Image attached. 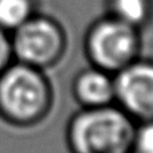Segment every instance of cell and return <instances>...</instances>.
<instances>
[{
    "label": "cell",
    "mask_w": 153,
    "mask_h": 153,
    "mask_svg": "<svg viewBox=\"0 0 153 153\" xmlns=\"http://www.w3.org/2000/svg\"><path fill=\"white\" fill-rule=\"evenodd\" d=\"M13 61L12 45L11 38L5 34L3 28H0V73L4 69H7Z\"/></svg>",
    "instance_id": "10"
},
{
    "label": "cell",
    "mask_w": 153,
    "mask_h": 153,
    "mask_svg": "<svg viewBox=\"0 0 153 153\" xmlns=\"http://www.w3.org/2000/svg\"><path fill=\"white\" fill-rule=\"evenodd\" d=\"M34 15L32 0H0V28L13 31Z\"/></svg>",
    "instance_id": "8"
},
{
    "label": "cell",
    "mask_w": 153,
    "mask_h": 153,
    "mask_svg": "<svg viewBox=\"0 0 153 153\" xmlns=\"http://www.w3.org/2000/svg\"><path fill=\"white\" fill-rule=\"evenodd\" d=\"M108 15L141 31L153 19V0H108Z\"/></svg>",
    "instance_id": "7"
},
{
    "label": "cell",
    "mask_w": 153,
    "mask_h": 153,
    "mask_svg": "<svg viewBox=\"0 0 153 153\" xmlns=\"http://www.w3.org/2000/svg\"><path fill=\"white\" fill-rule=\"evenodd\" d=\"M11 45L15 61L46 70L56 65L65 55L67 36L58 20L34 13L13 30Z\"/></svg>",
    "instance_id": "4"
},
{
    "label": "cell",
    "mask_w": 153,
    "mask_h": 153,
    "mask_svg": "<svg viewBox=\"0 0 153 153\" xmlns=\"http://www.w3.org/2000/svg\"><path fill=\"white\" fill-rule=\"evenodd\" d=\"M53 86L45 70L15 61L0 73V117L19 128L39 124L50 113Z\"/></svg>",
    "instance_id": "2"
},
{
    "label": "cell",
    "mask_w": 153,
    "mask_h": 153,
    "mask_svg": "<svg viewBox=\"0 0 153 153\" xmlns=\"http://www.w3.org/2000/svg\"><path fill=\"white\" fill-rule=\"evenodd\" d=\"M73 95L81 108H98L114 103L113 74L90 66L78 73L71 83Z\"/></svg>",
    "instance_id": "6"
},
{
    "label": "cell",
    "mask_w": 153,
    "mask_h": 153,
    "mask_svg": "<svg viewBox=\"0 0 153 153\" xmlns=\"http://www.w3.org/2000/svg\"><path fill=\"white\" fill-rule=\"evenodd\" d=\"M136 129L116 103L81 108L67 124L66 141L71 153H132Z\"/></svg>",
    "instance_id": "1"
},
{
    "label": "cell",
    "mask_w": 153,
    "mask_h": 153,
    "mask_svg": "<svg viewBox=\"0 0 153 153\" xmlns=\"http://www.w3.org/2000/svg\"><path fill=\"white\" fill-rule=\"evenodd\" d=\"M83 45L90 66L114 75L140 58L141 31L106 15L90 24Z\"/></svg>",
    "instance_id": "3"
},
{
    "label": "cell",
    "mask_w": 153,
    "mask_h": 153,
    "mask_svg": "<svg viewBox=\"0 0 153 153\" xmlns=\"http://www.w3.org/2000/svg\"><path fill=\"white\" fill-rule=\"evenodd\" d=\"M113 78L114 103L137 124L153 120V61L140 56Z\"/></svg>",
    "instance_id": "5"
},
{
    "label": "cell",
    "mask_w": 153,
    "mask_h": 153,
    "mask_svg": "<svg viewBox=\"0 0 153 153\" xmlns=\"http://www.w3.org/2000/svg\"><path fill=\"white\" fill-rule=\"evenodd\" d=\"M132 153H153V120L137 124Z\"/></svg>",
    "instance_id": "9"
}]
</instances>
